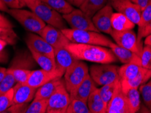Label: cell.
<instances>
[{
  "label": "cell",
  "mask_w": 151,
  "mask_h": 113,
  "mask_svg": "<svg viewBox=\"0 0 151 113\" xmlns=\"http://www.w3.org/2000/svg\"><path fill=\"white\" fill-rule=\"evenodd\" d=\"M66 48L78 60L97 64H111L118 60L110 48L99 45L70 43Z\"/></svg>",
  "instance_id": "obj_1"
},
{
  "label": "cell",
  "mask_w": 151,
  "mask_h": 113,
  "mask_svg": "<svg viewBox=\"0 0 151 113\" xmlns=\"http://www.w3.org/2000/svg\"><path fill=\"white\" fill-rule=\"evenodd\" d=\"M122 92L126 94L130 89H139L151 79V70L136 64H126L119 68Z\"/></svg>",
  "instance_id": "obj_2"
},
{
  "label": "cell",
  "mask_w": 151,
  "mask_h": 113,
  "mask_svg": "<svg viewBox=\"0 0 151 113\" xmlns=\"http://www.w3.org/2000/svg\"><path fill=\"white\" fill-rule=\"evenodd\" d=\"M71 43L88 44L110 48L114 43L110 39L99 32L65 28L61 30Z\"/></svg>",
  "instance_id": "obj_3"
},
{
  "label": "cell",
  "mask_w": 151,
  "mask_h": 113,
  "mask_svg": "<svg viewBox=\"0 0 151 113\" xmlns=\"http://www.w3.org/2000/svg\"><path fill=\"white\" fill-rule=\"evenodd\" d=\"M29 8L48 25L59 30L68 28L63 16L41 0H35V3Z\"/></svg>",
  "instance_id": "obj_4"
},
{
  "label": "cell",
  "mask_w": 151,
  "mask_h": 113,
  "mask_svg": "<svg viewBox=\"0 0 151 113\" xmlns=\"http://www.w3.org/2000/svg\"><path fill=\"white\" fill-rule=\"evenodd\" d=\"M27 31L40 35L46 23L32 11L23 9H8L7 12Z\"/></svg>",
  "instance_id": "obj_5"
},
{
  "label": "cell",
  "mask_w": 151,
  "mask_h": 113,
  "mask_svg": "<svg viewBox=\"0 0 151 113\" xmlns=\"http://www.w3.org/2000/svg\"><path fill=\"white\" fill-rule=\"evenodd\" d=\"M89 75L96 85H106L119 80V67L110 64L94 65L91 66Z\"/></svg>",
  "instance_id": "obj_6"
},
{
  "label": "cell",
  "mask_w": 151,
  "mask_h": 113,
  "mask_svg": "<svg viewBox=\"0 0 151 113\" xmlns=\"http://www.w3.org/2000/svg\"><path fill=\"white\" fill-rule=\"evenodd\" d=\"M88 74L89 69L88 66L81 60H78L70 66L63 75L65 86L69 94H72Z\"/></svg>",
  "instance_id": "obj_7"
},
{
  "label": "cell",
  "mask_w": 151,
  "mask_h": 113,
  "mask_svg": "<svg viewBox=\"0 0 151 113\" xmlns=\"http://www.w3.org/2000/svg\"><path fill=\"white\" fill-rule=\"evenodd\" d=\"M70 104V94L63 84L48 99L46 113H66Z\"/></svg>",
  "instance_id": "obj_8"
},
{
  "label": "cell",
  "mask_w": 151,
  "mask_h": 113,
  "mask_svg": "<svg viewBox=\"0 0 151 113\" xmlns=\"http://www.w3.org/2000/svg\"><path fill=\"white\" fill-rule=\"evenodd\" d=\"M63 18L72 29L99 32L94 26L91 18L87 16L80 9H74V10L69 14L63 15Z\"/></svg>",
  "instance_id": "obj_9"
},
{
  "label": "cell",
  "mask_w": 151,
  "mask_h": 113,
  "mask_svg": "<svg viewBox=\"0 0 151 113\" xmlns=\"http://www.w3.org/2000/svg\"><path fill=\"white\" fill-rule=\"evenodd\" d=\"M110 35L118 45L132 51L139 56L140 55L143 48L142 43L138 41L137 34L133 30L121 32L113 31Z\"/></svg>",
  "instance_id": "obj_10"
},
{
  "label": "cell",
  "mask_w": 151,
  "mask_h": 113,
  "mask_svg": "<svg viewBox=\"0 0 151 113\" xmlns=\"http://www.w3.org/2000/svg\"><path fill=\"white\" fill-rule=\"evenodd\" d=\"M111 6L117 12L123 14L135 25H139L141 21L142 10L130 0H111Z\"/></svg>",
  "instance_id": "obj_11"
},
{
  "label": "cell",
  "mask_w": 151,
  "mask_h": 113,
  "mask_svg": "<svg viewBox=\"0 0 151 113\" xmlns=\"http://www.w3.org/2000/svg\"><path fill=\"white\" fill-rule=\"evenodd\" d=\"M65 72L56 68L52 70H45L43 69L32 70L27 83L34 88H39L48 82L56 79L62 78Z\"/></svg>",
  "instance_id": "obj_12"
},
{
  "label": "cell",
  "mask_w": 151,
  "mask_h": 113,
  "mask_svg": "<svg viewBox=\"0 0 151 113\" xmlns=\"http://www.w3.org/2000/svg\"><path fill=\"white\" fill-rule=\"evenodd\" d=\"M113 13L112 6L108 3L93 16L92 21L99 32L112 34L113 30L111 20Z\"/></svg>",
  "instance_id": "obj_13"
},
{
  "label": "cell",
  "mask_w": 151,
  "mask_h": 113,
  "mask_svg": "<svg viewBox=\"0 0 151 113\" xmlns=\"http://www.w3.org/2000/svg\"><path fill=\"white\" fill-rule=\"evenodd\" d=\"M40 35L54 49L65 48L70 43L61 30L48 24L43 28Z\"/></svg>",
  "instance_id": "obj_14"
},
{
  "label": "cell",
  "mask_w": 151,
  "mask_h": 113,
  "mask_svg": "<svg viewBox=\"0 0 151 113\" xmlns=\"http://www.w3.org/2000/svg\"><path fill=\"white\" fill-rule=\"evenodd\" d=\"M106 113H131L127 99L126 95L122 92L120 81L112 99L108 103Z\"/></svg>",
  "instance_id": "obj_15"
},
{
  "label": "cell",
  "mask_w": 151,
  "mask_h": 113,
  "mask_svg": "<svg viewBox=\"0 0 151 113\" xmlns=\"http://www.w3.org/2000/svg\"><path fill=\"white\" fill-rule=\"evenodd\" d=\"M26 43L29 50H34L40 54L46 55L55 59V49L48 42H46L40 35L34 33L28 34Z\"/></svg>",
  "instance_id": "obj_16"
},
{
  "label": "cell",
  "mask_w": 151,
  "mask_h": 113,
  "mask_svg": "<svg viewBox=\"0 0 151 113\" xmlns=\"http://www.w3.org/2000/svg\"><path fill=\"white\" fill-rule=\"evenodd\" d=\"M14 89L12 104H29L34 99L37 88L32 87L27 83H17Z\"/></svg>",
  "instance_id": "obj_17"
},
{
  "label": "cell",
  "mask_w": 151,
  "mask_h": 113,
  "mask_svg": "<svg viewBox=\"0 0 151 113\" xmlns=\"http://www.w3.org/2000/svg\"><path fill=\"white\" fill-rule=\"evenodd\" d=\"M97 87V85L88 74L81 85L76 87L72 94H70L71 102L74 99H79L87 102L88 97Z\"/></svg>",
  "instance_id": "obj_18"
},
{
  "label": "cell",
  "mask_w": 151,
  "mask_h": 113,
  "mask_svg": "<svg viewBox=\"0 0 151 113\" xmlns=\"http://www.w3.org/2000/svg\"><path fill=\"white\" fill-rule=\"evenodd\" d=\"M110 50L112 51L114 56L116 57L117 60L124 65L126 64H136L141 66L140 58L139 55L132 51L127 50L117 44L114 43L110 46Z\"/></svg>",
  "instance_id": "obj_19"
},
{
  "label": "cell",
  "mask_w": 151,
  "mask_h": 113,
  "mask_svg": "<svg viewBox=\"0 0 151 113\" xmlns=\"http://www.w3.org/2000/svg\"><path fill=\"white\" fill-rule=\"evenodd\" d=\"M55 60L57 68L64 72L70 66L78 60L66 47L55 49Z\"/></svg>",
  "instance_id": "obj_20"
},
{
  "label": "cell",
  "mask_w": 151,
  "mask_h": 113,
  "mask_svg": "<svg viewBox=\"0 0 151 113\" xmlns=\"http://www.w3.org/2000/svg\"><path fill=\"white\" fill-rule=\"evenodd\" d=\"M35 63L34 57L29 52L22 51L17 53L15 56L11 63L10 68L13 69H26L32 70V68L35 67Z\"/></svg>",
  "instance_id": "obj_21"
},
{
  "label": "cell",
  "mask_w": 151,
  "mask_h": 113,
  "mask_svg": "<svg viewBox=\"0 0 151 113\" xmlns=\"http://www.w3.org/2000/svg\"><path fill=\"white\" fill-rule=\"evenodd\" d=\"M63 84H65V82H64V79L62 78L56 79L48 82L47 83L37 88L34 99H48L49 97L59 89V87H61Z\"/></svg>",
  "instance_id": "obj_22"
},
{
  "label": "cell",
  "mask_w": 151,
  "mask_h": 113,
  "mask_svg": "<svg viewBox=\"0 0 151 113\" xmlns=\"http://www.w3.org/2000/svg\"><path fill=\"white\" fill-rule=\"evenodd\" d=\"M113 31L121 32L125 31L133 30L135 24L131 22L127 18L119 12L113 13L111 20Z\"/></svg>",
  "instance_id": "obj_23"
},
{
  "label": "cell",
  "mask_w": 151,
  "mask_h": 113,
  "mask_svg": "<svg viewBox=\"0 0 151 113\" xmlns=\"http://www.w3.org/2000/svg\"><path fill=\"white\" fill-rule=\"evenodd\" d=\"M87 106L91 113H106L107 107L102 100L99 92V88H96L88 97Z\"/></svg>",
  "instance_id": "obj_24"
},
{
  "label": "cell",
  "mask_w": 151,
  "mask_h": 113,
  "mask_svg": "<svg viewBox=\"0 0 151 113\" xmlns=\"http://www.w3.org/2000/svg\"><path fill=\"white\" fill-rule=\"evenodd\" d=\"M108 1L109 0H85L80 7V10L92 18L97 12L108 4Z\"/></svg>",
  "instance_id": "obj_25"
},
{
  "label": "cell",
  "mask_w": 151,
  "mask_h": 113,
  "mask_svg": "<svg viewBox=\"0 0 151 113\" xmlns=\"http://www.w3.org/2000/svg\"><path fill=\"white\" fill-rule=\"evenodd\" d=\"M32 56L34 57L35 63L38 65L42 69L45 70H52L57 68L55 60L52 59L46 55L40 54L34 50H29Z\"/></svg>",
  "instance_id": "obj_26"
},
{
  "label": "cell",
  "mask_w": 151,
  "mask_h": 113,
  "mask_svg": "<svg viewBox=\"0 0 151 113\" xmlns=\"http://www.w3.org/2000/svg\"><path fill=\"white\" fill-rule=\"evenodd\" d=\"M41 1L54 9L59 14L63 15L69 14L74 10V7L66 0H41Z\"/></svg>",
  "instance_id": "obj_27"
},
{
  "label": "cell",
  "mask_w": 151,
  "mask_h": 113,
  "mask_svg": "<svg viewBox=\"0 0 151 113\" xmlns=\"http://www.w3.org/2000/svg\"><path fill=\"white\" fill-rule=\"evenodd\" d=\"M131 113H137L140 108V94L138 89H130L125 94Z\"/></svg>",
  "instance_id": "obj_28"
},
{
  "label": "cell",
  "mask_w": 151,
  "mask_h": 113,
  "mask_svg": "<svg viewBox=\"0 0 151 113\" xmlns=\"http://www.w3.org/2000/svg\"><path fill=\"white\" fill-rule=\"evenodd\" d=\"M119 81H120L119 80L114 82V83L109 84V85H103L101 86V88L99 89V94H100L102 100H103L104 104H105L106 107H108V103L110 102L111 99H112L113 95L114 94L115 90H116Z\"/></svg>",
  "instance_id": "obj_29"
},
{
  "label": "cell",
  "mask_w": 151,
  "mask_h": 113,
  "mask_svg": "<svg viewBox=\"0 0 151 113\" xmlns=\"http://www.w3.org/2000/svg\"><path fill=\"white\" fill-rule=\"evenodd\" d=\"M48 99H34L25 113H46Z\"/></svg>",
  "instance_id": "obj_30"
},
{
  "label": "cell",
  "mask_w": 151,
  "mask_h": 113,
  "mask_svg": "<svg viewBox=\"0 0 151 113\" xmlns=\"http://www.w3.org/2000/svg\"><path fill=\"white\" fill-rule=\"evenodd\" d=\"M17 83L14 77L7 68V72H6V76L0 83V96L12 89Z\"/></svg>",
  "instance_id": "obj_31"
},
{
  "label": "cell",
  "mask_w": 151,
  "mask_h": 113,
  "mask_svg": "<svg viewBox=\"0 0 151 113\" xmlns=\"http://www.w3.org/2000/svg\"><path fill=\"white\" fill-rule=\"evenodd\" d=\"M17 35L12 28H4L0 26V40L5 41L10 45H14L17 41Z\"/></svg>",
  "instance_id": "obj_32"
},
{
  "label": "cell",
  "mask_w": 151,
  "mask_h": 113,
  "mask_svg": "<svg viewBox=\"0 0 151 113\" xmlns=\"http://www.w3.org/2000/svg\"><path fill=\"white\" fill-rule=\"evenodd\" d=\"M8 70L12 73L17 83H27L32 71L31 70L13 69L10 68H8Z\"/></svg>",
  "instance_id": "obj_33"
},
{
  "label": "cell",
  "mask_w": 151,
  "mask_h": 113,
  "mask_svg": "<svg viewBox=\"0 0 151 113\" xmlns=\"http://www.w3.org/2000/svg\"><path fill=\"white\" fill-rule=\"evenodd\" d=\"M138 90L142 97L144 104L151 110V81L142 85Z\"/></svg>",
  "instance_id": "obj_34"
},
{
  "label": "cell",
  "mask_w": 151,
  "mask_h": 113,
  "mask_svg": "<svg viewBox=\"0 0 151 113\" xmlns=\"http://www.w3.org/2000/svg\"><path fill=\"white\" fill-rule=\"evenodd\" d=\"M13 96H14V89H11L8 92L0 96V112L7 109L12 105Z\"/></svg>",
  "instance_id": "obj_35"
},
{
  "label": "cell",
  "mask_w": 151,
  "mask_h": 113,
  "mask_svg": "<svg viewBox=\"0 0 151 113\" xmlns=\"http://www.w3.org/2000/svg\"><path fill=\"white\" fill-rule=\"evenodd\" d=\"M141 66L143 68L149 69L151 63V47L149 45H144L142 50L139 55Z\"/></svg>",
  "instance_id": "obj_36"
},
{
  "label": "cell",
  "mask_w": 151,
  "mask_h": 113,
  "mask_svg": "<svg viewBox=\"0 0 151 113\" xmlns=\"http://www.w3.org/2000/svg\"><path fill=\"white\" fill-rule=\"evenodd\" d=\"M72 113H91L87 104L79 99H74L71 102Z\"/></svg>",
  "instance_id": "obj_37"
},
{
  "label": "cell",
  "mask_w": 151,
  "mask_h": 113,
  "mask_svg": "<svg viewBox=\"0 0 151 113\" xmlns=\"http://www.w3.org/2000/svg\"><path fill=\"white\" fill-rule=\"evenodd\" d=\"M151 21V1L148 5L142 11L141 21L138 25V28L142 27Z\"/></svg>",
  "instance_id": "obj_38"
},
{
  "label": "cell",
  "mask_w": 151,
  "mask_h": 113,
  "mask_svg": "<svg viewBox=\"0 0 151 113\" xmlns=\"http://www.w3.org/2000/svg\"><path fill=\"white\" fill-rule=\"evenodd\" d=\"M29 106V104H12L7 109L0 113H25Z\"/></svg>",
  "instance_id": "obj_39"
},
{
  "label": "cell",
  "mask_w": 151,
  "mask_h": 113,
  "mask_svg": "<svg viewBox=\"0 0 151 113\" xmlns=\"http://www.w3.org/2000/svg\"><path fill=\"white\" fill-rule=\"evenodd\" d=\"M151 34V21L148 22L147 24L143 26L142 27L138 28L137 33V40L139 42H142V39L146 38L148 35Z\"/></svg>",
  "instance_id": "obj_40"
},
{
  "label": "cell",
  "mask_w": 151,
  "mask_h": 113,
  "mask_svg": "<svg viewBox=\"0 0 151 113\" xmlns=\"http://www.w3.org/2000/svg\"><path fill=\"white\" fill-rule=\"evenodd\" d=\"M1 1L8 8L10 9H21L26 6L24 0H1Z\"/></svg>",
  "instance_id": "obj_41"
},
{
  "label": "cell",
  "mask_w": 151,
  "mask_h": 113,
  "mask_svg": "<svg viewBox=\"0 0 151 113\" xmlns=\"http://www.w3.org/2000/svg\"><path fill=\"white\" fill-rule=\"evenodd\" d=\"M0 26L4 28H13L14 25L8 21L6 17H4L1 13H0Z\"/></svg>",
  "instance_id": "obj_42"
},
{
  "label": "cell",
  "mask_w": 151,
  "mask_h": 113,
  "mask_svg": "<svg viewBox=\"0 0 151 113\" xmlns=\"http://www.w3.org/2000/svg\"><path fill=\"white\" fill-rule=\"evenodd\" d=\"M130 1L136 4L137 6H138L142 11L148 5L151 0H130Z\"/></svg>",
  "instance_id": "obj_43"
},
{
  "label": "cell",
  "mask_w": 151,
  "mask_h": 113,
  "mask_svg": "<svg viewBox=\"0 0 151 113\" xmlns=\"http://www.w3.org/2000/svg\"><path fill=\"white\" fill-rule=\"evenodd\" d=\"M66 1L72 6H76V7L80 8L85 0H66Z\"/></svg>",
  "instance_id": "obj_44"
},
{
  "label": "cell",
  "mask_w": 151,
  "mask_h": 113,
  "mask_svg": "<svg viewBox=\"0 0 151 113\" xmlns=\"http://www.w3.org/2000/svg\"><path fill=\"white\" fill-rule=\"evenodd\" d=\"M137 113H151V110L144 103H141L140 108Z\"/></svg>",
  "instance_id": "obj_45"
},
{
  "label": "cell",
  "mask_w": 151,
  "mask_h": 113,
  "mask_svg": "<svg viewBox=\"0 0 151 113\" xmlns=\"http://www.w3.org/2000/svg\"><path fill=\"white\" fill-rule=\"evenodd\" d=\"M6 72H7V68L4 67H0V83L3 80L4 77L6 76Z\"/></svg>",
  "instance_id": "obj_46"
},
{
  "label": "cell",
  "mask_w": 151,
  "mask_h": 113,
  "mask_svg": "<svg viewBox=\"0 0 151 113\" xmlns=\"http://www.w3.org/2000/svg\"><path fill=\"white\" fill-rule=\"evenodd\" d=\"M8 59V56H7V54H6V53L3 51V52H0V62H5Z\"/></svg>",
  "instance_id": "obj_47"
},
{
  "label": "cell",
  "mask_w": 151,
  "mask_h": 113,
  "mask_svg": "<svg viewBox=\"0 0 151 113\" xmlns=\"http://www.w3.org/2000/svg\"><path fill=\"white\" fill-rule=\"evenodd\" d=\"M8 8L6 6L5 4H4L3 2H2L1 0H0V10L3 11V12H8Z\"/></svg>",
  "instance_id": "obj_48"
},
{
  "label": "cell",
  "mask_w": 151,
  "mask_h": 113,
  "mask_svg": "<svg viewBox=\"0 0 151 113\" xmlns=\"http://www.w3.org/2000/svg\"><path fill=\"white\" fill-rule=\"evenodd\" d=\"M144 43V45H149L151 47V34L150 35H148V37H146Z\"/></svg>",
  "instance_id": "obj_49"
},
{
  "label": "cell",
  "mask_w": 151,
  "mask_h": 113,
  "mask_svg": "<svg viewBox=\"0 0 151 113\" xmlns=\"http://www.w3.org/2000/svg\"><path fill=\"white\" fill-rule=\"evenodd\" d=\"M7 44L8 43H6V42L2 41V40H0V52H3L4 49L5 48L6 45H7Z\"/></svg>",
  "instance_id": "obj_50"
},
{
  "label": "cell",
  "mask_w": 151,
  "mask_h": 113,
  "mask_svg": "<svg viewBox=\"0 0 151 113\" xmlns=\"http://www.w3.org/2000/svg\"><path fill=\"white\" fill-rule=\"evenodd\" d=\"M24 1H25V3L26 4V6L29 8L30 6L33 5V4L35 3V0H24Z\"/></svg>",
  "instance_id": "obj_51"
},
{
  "label": "cell",
  "mask_w": 151,
  "mask_h": 113,
  "mask_svg": "<svg viewBox=\"0 0 151 113\" xmlns=\"http://www.w3.org/2000/svg\"><path fill=\"white\" fill-rule=\"evenodd\" d=\"M66 113H72V106H71V104H70V106H69V108Z\"/></svg>",
  "instance_id": "obj_52"
},
{
  "label": "cell",
  "mask_w": 151,
  "mask_h": 113,
  "mask_svg": "<svg viewBox=\"0 0 151 113\" xmlns=\"http://www.w3.org/2000/svg\"><path fill=\"white\" fill-rule=\"evenodd\" d=\"M149 69H150V70H151V63H150V67H149Z\"/></svg>",
  "instance_id": "obj_53"
},
{
  "label": "cell",
  "mask_w": 151,
  "mask_h": 113,
  "mask_svg": "<svg viewBox=\"0 0 151 113\" xmlns=\"http://www.w3.org/2000/svg\"><path fill=\"white\" fill-rule=\"evenodd\" d=\"M150 81H151V80H150Z\"/></svg>",
  "instance_id": "obj_54"
}]
</instances>
